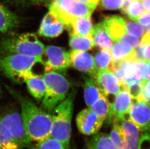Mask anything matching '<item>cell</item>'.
<instances>
[{
    "label": "cell",
    "mask_w": 150,
    "mask_h": 149,
    "mask_svg": "<svg viewBox=\"0 0 150 149\" xmlns=\"http://www.w3.org/2000/svg\"><path fill=\"white\" fill-rule=\"evenodd\" d=\"M20 103L21 118L24 131L31 143H38L50 136L52 114L38 107L28 97L9 89Z\"/></svg>",
    "instance_id": "1"
},
{
    "label": "cell",
    "mask_w": 150,
    "mask_h": 149,
    "mask_svg": "<svg viewBox=\"0 0 150 149\" xmlns=\"http://www.w3.org/2000/svg\"><path fill=\"white\" fill-rule=\"evenodd\" d=\"M31 144L20 113L14 110L0 113V149H25Z\"/></svg>",
    "instance_id": "2"
},
{
    "label": "cell",
    "mask_w": 150,
    "mask_h": 149,
    "mask_svg": "<svg viewBox=\"0 0 150 149\" xmlns=\"http://www.w3.org/2000/svg\"><path fill=\"white\" fill-rule=\"evenodd\" d=\"M76 93L72 90L64 100L55 107L52 112L50 136L59 141L69 149L74 101Z\"/></svg>",
    "instance_id": "3"
},
{
    "label": "cell",
    "mask_w": 150,
    "mask_h": 149,
    "mask_svg": "<svg viewBox=\"0 0 150 149\" xmlns=\"http://www.w3.org/2000/svg\"><path fill=\"white\" fill-rule=\"evenodd\" d=\"M42 56L21 54L0 55V71L17 82H23L35 74L32 69L35 65H43Z\"/></svg>",
    "instance_id": "4"
},
{
    "label": "cell",
    "mask_w": 150,
    "mask_h": 149,
    "mask_svg": "<svg viewBox=\"0 0 150 149\" xmlns=\"http://www.w3.org/2000/svg\"><path fill=\"white\" fill-rule=\"evenodd\" d=\"M45 47L35 34H14L0 40V55L21 54L42 56Z\"/></svg>",
    "instance_id": "5"
},
{
    "label": "cell",
    "mask_w": 150,
    "mask_h": 149,
    "mask_svg": "<svg viewBox=\"0 0 150 149\" xmlns=\"http://www.w3.org/2000/svg\"><path fill=\"white\" fill-rule=\"evenodd\" d=\"M43 77L45 92L40 107L52 113L55 107L67 97L70 83L62 74L55 71L45 72Z\"/></svg>",
    "instance_id": "6"
},
{
    "label": "cell",
    "mask_w": 150,
    "mask_h": 149,
    "mask_svg": "<svg viewBox=\"0 0 150 149\" xmlns=\"http://www.w3.org/2000/svg\"><path fill=\"white\" fill-rule=\"evenodd\" d=\"M94 9L78 0H54L49 6V10L67 27L77 18L91 17Z\"/></svg>",
    "instance_id": "7"
},
{
    "label": "cell",
    "mask_w": 150,
    "mask_h": 149,
    "mask_svg": "<svg viewBox=\"0 0 150 149\" xmlns=\"http://www.w3.org/2000/svg\"><path fill=\"white\" fill-rule=\"evenodd\" d=\"M44 53L47 58L43 63L45 72L65 71L71 65L70 53L63 48L48 46L45 47Z\"/></svg>",
    "instance_id": "8"
},
{
    "label": "cell",
    "mask_w": 150,
    "mask_h": 149,
    "mask_svg": "<svg viewBox=\"0 0 150 149\" xmlns=\"http://www.w3.org/2000/svg\"><path fill=\"white\" fill-rule=\"evenodd\" d=\"M131 106L128 118L142 133H150V103L134 100Z\"/></svg>",
    "instance_id": "9"
},
{
    "label": "cell",
    "mask_w": 150,
    "mask_h": 149,
    "mask_svg": "<svg viewBox=\"0 0 150 149\" xmlns=\"http://www.w3.org/2000/svg\"><path fill=\"white\" fill-rule=\"evenodd\" d=\"M103 122L89 108L81 110L76 118L78 130L81 134L86 136H92L99 132Z\"/></svg>",
    "instance_id": "10"
},
{
    "label": "cell",
    "mask_w": 150,
    "mask_h": 149,
    "mask_svg": "<svg viewBox=\"0 0 150 149\" xmlns=\"http://www.w3.org/2000/svg\"><path fill=\"white\" fill-rule=\"evenodd\" d=\"M115 99L111 103L109 121L121 119L127 117L131 106L133 102V98L127 89L122 88L116 95Z\"/></svg>",
    "instance_id": "11"
},
{
    "label": "cell",
    "mask_w": 150,
    "mask_h": 149,
    "mask_svg": "<svg viewBox=\"0 0 150 149\" xmlns=\"http://www.w3.org/2000/svg\"><path fill=\"white\" fill-rule=\"evenodd\" d=\"M70 55L71 65L75 69L96 78L98 71L92 55L83 51L74 49L71 51Z\"/></svg>",
    "instance_id": "12"
},
{
    "label": "cell",
    "mask_w": 150,
    "mask_h": 149,
    "mask_svg": "<svg viewBox=\"0 0 150 149\" xmlns=\"http://www.w3.org/2000/svg\"><path fill=\"white\" fill-rule=\"evenodd\" d=\"M95 79L103 93L107 96L109 94L116 96L122 89L120 81L108 69L98 71Z\"/></svg>",
    "instance_id": "13"
},
{
    "label": "cell",
    "mask_w": 150,
    "mask_h": 149,
    "mask_svg": "<svg viewBox=\"0 0 150 149\" xmlns=\"http://www.w3.org/2000/svg\"><path fill=\"white\" fill-rule=\"evenodd\" d=\"M64 29V24L55 13L49 10L41 21L38 34L42 37L54 38L61 34Z\"/></svg>",
    "instance_id": "14"
},
{
    "label": "cell",
    "mask_w": 150,
    "mask_h": 149,
    "mask_svg": "<svg viewBox=\"0 0 150 149\" xmlns=\"http://www.w3.org/2000/svg\"><path fill=\"white\" fill-rule=\"evenodd\" d=\"M102 22L114 42L120 41L123 36L127 33L125 20L122 17L112 15L105 18Z\"/></svg>",
    "instance_id": "15"
},
{
    "label": "cell",
    "mask_w": 150,
    "mask_h": 149,
    "mask_svg": "<svg viewBox=\"0 0 150 149\" xmlns=\"http://www.w3.org/2000/svg\"><path fill=\"white\" fill-rule=\"evenodd\" d=\"M91 35L94 45L101 49L110 51L114 41L109 37L103 23H99L93 27Z\"/></svg>",
    "instance_id": "16"
},
{
    "label": "cell",
    "mask_w": 150,
    "mask_h": 149,
    "mask_svg": "<svg viewBox=\"0 0 150 149\" xmlns=\"http://www.w3.org/2000/svg\"><path fill=\"white\" fill-rule=\"evenodd\" d=\"M110 52L113 63L129 59L135 60L134 48L126 42H116L111 48Z\"/></svg>",
    "instance_id": "17"
},
{
    "label": "cell",
    "mask_w": 150,
    "mask_h": 149,
    "mask_svg": "<svg viewBox=\"0 0 150 149\" xmlns=\"http://www.w3.org/2000/svg\"><path fill=\"white\" fill-rule=\"evenodd\" d=\"M19 17L0 4V32L7 33L15 28L20 23Z\"/></svg>",
    "instance_id": "18"
},
{
    "label": "cell",
    "mask_w": 150,
    "mask_h": 149,
    "mask_svg": "<svg viewBox=\"0 0 150 149\" xmlns=\"http://www.w3.org/2000/svg\"><path fill=\"white\" fill-rule=\"evenodd\" d=\"M83 90L85 103L88 108L92 106L103 93L94 77H85Z\"/></svg>",
    "instance_id": "19"
},
{
    "label": "cell",
    "mask_w": 150,
    "mask_h": 149,
    "mask_svg": "<svg viewBox=\"0 0 150 149\" xmlns=\"http://www.w3.org/2000/svg\"><path fill=\"white\" fill-rule=\"evenodd\" d=\"M24 82L32 96L38 101L42 100L45 92L46 85L43 76L35 74L26 79Z\"/></svg>",
    "instance_id": "20"
},
{
    "label": "cell",
    "mask_w": 150,
    "mask_h": 149,
    "mask_svg": "<svg viewBox=\"0 0 150 149\" xmlns=\"http://www.w3.org/2000/svg\"><path fill=\"white\" fill-rule=\"evenodd\" d=\"M88 149H117L111 139L109 135L98 132L88 139Z\"/></svg>",
    "instance_id": "21"
},
{
    "label": "cell",
    "mask_w": 150,
    "mask_h": 149,
    "mask_svg": "<svg viewBox=\"0 0 150 149\" xmlns=\"http://www.w3.org/2000/svg\"><path fill=\"white\" fill-rule=\"evenodd\" d=\"M70 34L88 36L91 35L93 28L91 17H82L74 20L69 26Z\"/></svg>",
    "instance_id": "22"
},
{
    "label": "cell",
    "mask_w": 150,
    "mask_h": 149,
    "mask_svg": "<svg viewBox=\"0 0 150 149\" xmlns=\"http://www.w3.org/2000/svg\"><path fill=\"white\" fill-rule=\"evenodd\" d=\"M69 44L74 50L83 51L92 49L95 46L91 35L81 36L70 34Z\"/></svg>",
    "instance_id": "23"
},
{
    "label": "cell",
    "mask_w": 150,
    "mask_h": 149,
    "mask_svg": "<svg viewBox=\"0 0 150 149\" xmlns=\"http://www.w3.org/2000/svg\"><path fill=\"white\" fill-rule=\"evenodd\" d=\"M89 108L103 121L109 118L111 103L108 100L107 96L104 93H103L96 102Z\"/></svg>",
    "instance_id": "24"
},
{
    "label": "cell",
    "mask_w": 150,
    "mask_h": 149,
    "mask_svg": "<svg viewBox=\"0 0 150 149\" xmlns=\"http://www.w3.org/2000/svg\"><path fill=\"white\" fill-rule=\"evenodd\" d=\"M113 121H116L119 124L122 132L125 136V138H140L141 132L133 122L128 118V116L122 119Z\"/></svg>",
    "instance_id": "25"
},
{
    "label": "cell",
    "mask_w": 150,
    "mask_h": 149,
    "mask_svg": "<svg viewBox=\"0 0 150 149\" xmlns=\"http://www.w3.org/2000/svg\"><path fill=\"white\" fill-rule=\"evenodd\" d=\"M113 126L109 136L111 141L117 149H123L125 144V139L116 121L112 122Z\"/></svg>",
    "instance_id": "26"
},
{
    "label": "cell",
    "mask_w": 150,
    "mask_h": 149,
    "mask_svg": "<svg viewBox=\"0 0 150 149\" xmlns=\"http://www.w3.org/2000/svg\"><path fill=\"white\" fill-rule=\"evenodd\" d=\"M94 60L98 71L108 69L112 62L110 51L102 49L96 54Z\"/></svg>",
    "instance_id": "27"
},
{
    "label": "cell",
    "mask_w": 150,
    "mask_h": 149,
    "mask_svg": "<svg viewBox=\"0 0 150 149\" xmlns=\"http://www.w3.org/2000/svg\"><path fill=\"white\" fill-rule=\"evenodd\" d=\"M145 12L144 8L140 0H136L129 4L122 13L127 15L130 20H136Z\"/></svg>",
    "instance_id": "28"
},
{
    "label": "cell",
    "mask_w": 150,
    "mask_h": 149,
    "mask_svg": "<svg viewBox=\"0 0 150 149\" xmlns=\"http://www.w3.org/2000/svg\"><path fill=\"white\" fill-rule=\"evenodd\" d=\"M148 72V63L145 60H135L134 62V77L139 82H147Z\"/></svg>",
    "instance_id": "29"
},
{
    "label": "cell",
    "mask_w": 150,
    "mask_h": 149,
    "mask_svg": "<svg viewBox=\"0 0 150 149\" xmlns=\"http://www.w3.org/2000/svg\"><path fill=\"white\" fill-rule=\"evenodd\" d=\"M126 32L137 37H142L146 33L144 28L131 20H125Z\"/></svg>",
    "instance_id": "30"
},
{
    "label": "cell",
    "mask_w": 150,
    "mask_h": 149,
    "mask_svg": "<svg viewBox=\"0 0 150 149\" xmlns=\"http://www.w3.org/2000/svg\"><path fill=\"white\" fill-rule=\"evenodd\" d=\"M36 149H66L61 142L49 136L37 144Z\"/></svg>",
    "instance_id": "31"
},
{
    "label": "cell",
    "mask_w": 150,
    "mask_h": 149,
    "mask_svg": "<svg viewBox=\"0 0 150 149\" xmlns=\"http://www.w3.org/2000/svg\"><path fill=\"white\" fill-rule=\"evenodd\" d=\"M139 45L142 47L144 60L150 62V33L146 32L143 35Z\"/></svg>",
    "instance_id": "32"
},
{
    "label": "cell",
    "mask_w": 150,
    "mask_h": 149,
    "mask_svg": "<svg viewBox=\"0 0 150 149\" xmlns=\"http://www.w3.org/2000/svg\"><path fill=\"white\" fill-rule=\"evenodd\" d=\"M125 0H102L100 6L105 10H115L122 9Z\"/></svg>",
    "instance_id": "33"
},
{
    "label": "cell",
    "mask_w": 150,
    "mask_h": 149,
    "mask_svg": "<svg viewBox=\"0 0 150 149\" xmlns=\"http://www.w3.org/2000/svg\"><path fill=\"white\" fill-rule=\"evenodd\" d=\"M145 83V82H144L138 81L132 83L128 86L127 90L134 100L137 99L140 96Z\"/></svg>",
    "instance_id": "34"
},
{
    "label": "cell",
    "mask_w": 150,
    "mask_h": 149,
    "mask_svg": "<svg viewBox=\"0 0 150 149\" xmlns=\"http://www.w3.org/2000/svg\"><path fill=\"white\" fill-rule=\"evenodd\" d=\"M136 100L144 101L150 103V80L144 84L141 94Z\"/></svg>",
    "instance_id": "35"
},
{
    "label": "cell",
    "mask_w": 150,
    "mask_h": 149,
    "mask_svg": "<svg viewBox=\"0 0 150 149\" xmlns=\"http://www.w3.org/2000/svg\"><path fill=\"white\" fill-rule=\"evenodd\" d=\"M120 41H124V42L128 43L134 48L139 46L140 43L139 37H134V36L128 34V33H126L123 36Z\"/></svg>",
    "instance_id": "36"
},
{
    "label": "cell",
    "mask_w": 150,
    "mask_h": 149,
    "mask_svg": "<svg viewBox=\"0 0 150 149\" xmlns=\"http://www.w3.org/2000/svg\"><path fill=\"white\" fill-rule=\"evenodd\" d=\"M138 149H150V133H144L141 135Z\"/></svg>",
    "instance_id": "37"
},
{
    "label": "cell",
    "mask_w": 150,
    "mask_h": 149,
    "mask_svg": "<svg viewBox=\"0 0 150 149\" xmlns=\"http://www.w3.org/2000/svg\"><path fill=\"white\" fill-rule=\"evenodd\" d=\"M136 22L139 23L144 28L150 24V13L145 11L136 20Z\"/></svg>",
    "instance_id": "38"
},
{
    "label": "cell",
    "mask_w": 150,
    "mask_h": 149,
    "mask_svg": "<svg viewBox=\"0 0 150 149\" xmlns=\"http://www.w3.org/2000/svg\"><path fill=\"white\" fill-rule=\"evenodd\" d=\"M78 1L85 3L89 6L95 9L97 6L99 4L100 0H78Z\"/></svg>",
    "instance_id": "39"
},
{
    "label": "cell",
    "mask_w": 150,
    "mask_h": 149,
    "mask_svg": "<svg viewBox=\"0 0 150 149\" xmlns=\"http://www.w3.org/2000/svg\"><path fill=\"white\" fill-rule=\"evenodd\" d=\"M145 11L150 13V0H140Z\"/></svg>",
    "instance_id": "40"
},
{
    "label": "cell",
    "mask_w": 150,
    "mask_h": 149,
    "mask_svg": "<svg viewBox=\"0 0 150 149\" xmlns=\"http://www.w3.org/2000/svg\"><path fill=\"white\" fill-rule=\"evenodd\" d=\"M134 1H136V0H125V3L123 4V6L122 8V12L124 11L127 8V7L128 6L129 4H130L131 3H132Z\"/></svg>",
    "instance_id": "41"
},
{
    "label": "cell",
    "mask_w": 150,
    "mask_h": 149,
    "mask_svg": "<svg viewBox=\"0 0 150 149\" xmlns=\"http://www.w3.org/2000/svg\"><path fill=\"white\" fill-rule=\"evenodd\" d=\"M150 80V62L148 63V72L147 77L146 78V81Z\"/></svg>",
    "instance_id": "42"
},
{
    "label": "cell",
    "mask_w": 150,
    "mask_h": 149,
    "mask_svg": "<svg viewBox=\"0 0 150 149\" xmlns=\"http://www.w3.org/2000/svg\"><path fill=\"white\" fill-rule=\"evenodd\" d=\"M30 1H32L33 3H39L44 1V0H30Z\"/></svg>",
    "instance_id": "43"
},
{
    "label": "cell",
    "mask_w": 150,
    "mask_h": 149,
    "mask_svg": "<svg viewBox=\"0 0 150 149\" xmlns=\"http://www.w3.org/2000/svg\"><path fill=\"white\" fill-rule=\"evenodd\" d=\"M1 84H0V97L1 96Z\"/></svg>",
    "instance_id": "44"
}]
</instances>
